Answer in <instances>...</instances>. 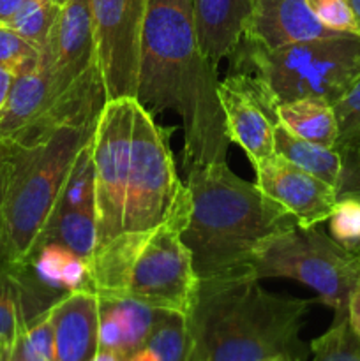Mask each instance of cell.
Returning a JSON list of instances; mask_svg holds the SVG:
<instances>
[{"instance_id": "7a4b0ae2", "label": "cell", "mask_w": 360, "mask_h": 361, "mask_svg": "<svg viewBox=\"0 0 360 361\" xmlns=\"http://www.w3.org/2000/svg\"><path fill=\"white\" fill-rule=\"evenodd\" d=\"M313 303L265 291L251 271L203 279L186 316L187 361L299 360Z\"/></svg>"}, {"instance_id": "cb8c5ba5", "label": "cell", "mask_w": 360, "mask_h": 361, "mask_svg": "<svg viewBox=\"0 0 360 361\" xmlns=\"http://www.w3.org/2000/svg\"><path fill=\"white\" fill-rule=\"evenodd\" d=\"M313 361H360V337L348 316L334 317L332 326L311 342Z\"/></svg>"}, {"instance_id": "5b68a950", "label": "cell", "mask_w": 360, "mask_h": 361, "mask_svg": "<svg viewBox=\"0 0 360 361\" xmlns=\"http://www.w3.org/2000/svg\"><path fill=\"white\" fill-rule=\"evenodd\" d=\"M229 73L256 81L275 106L318 97L334 106L360 78V34L341 32L267 49L240 39Z\"/></svg>"}, {"instance_id": "74e56055", "label": "cell", "mask_w": 360, "mask_h": 361, "mask_svg": "<svg viewBox=\"0 0 360 361\" xmlns=\"http://www.w3.org/2000/svg\"><path fill=\"white\" fill-rule=\"evenodd\" d=\"M270 361H300V360H288V358H275V360H270Z\"/></svg>"}, {"instance_id": "52a82bcc", "label": "cell", "mask_w": 360, "mask_h": 361, "mask_svg": "<svg viewBox=\"0 0 360 361\" xmlns=\"http://www.w3.org/2000/svg\"><path fill=\"white\" fill-rule=\"evenodd\" d=\"M172 133L173 129L159 127L150 113L134 102L124 233L152 231L164 222L186 228L191 197L176 175L169 148Z\"/></svg>"}, {"instance_id": "30bf717a", "label": "cell", "mask_w": 360, "mask_h": 361, "mask_svg": "<svg viewBox=\"0 0 360 361\" xmlns=\"http://www.w3.org/2000/svg\"><path fill=\"white\" fill-rule=\"evenodd\" d=\"M106 101L134 97L147 0H88Z\"/></svg>"}, {"instance_id": "d590c367", "label": "cell", "mask_w": 360, "mask_h": 361, "mask_svg": "<svg viewBox=\"0 0 360 361\" xmlns=\"http://www.w3.org/2000/svg\"><path fill=\"white\" fill-rule=\"evenodd\" d=\"M92 361H129L127 358H124L122 355L119 353H113V351H104V349H99L97 355L94 356Z\"/></svg>"}, {"instance_id": "44dd1931", "label": "cell", "mask_w": 360, "mask_h": 361, "mask_svg": "<svg viewBox=\"0 0 360 361\" xmlns=\"http://www.w3.org/2000/svg\"><path fill=\"white\" fill-rule=\"evenodd\" d=\"M99 298V296H97ZM120 321L126 337V355L127 358L140 351L145 345V341L150 335L152 328L157 323L162 309L147 305L143 302L131 298V296H120V298H99Z\"/></svg>"}, {"instance_id": "4316f807", "label": "cell", "mask_w": 360, "mask_h": 361, "mask_svg": "<svg viewBox=\"0 0 360 361\" xmlns=\"http://www.w3.org/2000/svg\"><path fill=\"white\" fill-rule=\"evenodd\" d=\"M334 148L341 157V175L335 187L337 200L341 197L360 200V130L337 140Z\"/></svg>"}, {"instance_id": "9c48e42d", "label": "cell", "mask_w": 360, "mask_h": 361, "mask_svg": "<svg viewBox=\"0 0 360 361\" xmlns=\"http://www.w3.org/2000/svg\"><path fill=\"white\" fill-rule=\"evenodd\" d=\"M180 233L182 226L176 222H164L152 229L133 267L127 296L187 316L200 279Z\"/></svg>"}, {"instance_id": "e575fe53", "label": "cell", "mask_w": 360, "mask_h": 361, "mask_svg": "<svg viewBox=\"0 0 360 361\" xmlns=\"http://www.w3.org/2000/svg\"><path fill=\"white\" fill-rule=\"evenodd\" d=\"M23 4L25 0H0V25L9 23Z\"/></svg>"}, {"instance_id": "5bb4252c", "label": "cell", "mask_w": 360, "mask_h": 361, "mask_svg": "<svg viewBox=\"0 0 360 361\" xmlns=\"http://www.w3.org/2000/svg\"><path fill=\"white\" fill-rule=\"evenodd\" d=\"M53 361H92L99 351V298L94 293H71L49 310Z\"/></svg>"}, {"instance_id": "4fadbf2b", "label": "cell", "mask_w": 360, "mask_h": 361, "mask_svg": "<svg viewBox=\"0 0 360 361\" xmlns=\"http://www.w3.org/2000/svg\"><path fill=\"white\" fill-rule=\"evenodd\" d=\"M341 34L318 20L306 0H256L244 39L267 49Z\"/></svg>"}, {"instance_id": "8992f818", "label": "cell", "mask_w": 360, "mask_h": 361, "mask_svg": "<svg viewBox=\"0 0 360 361\" xmlns=\"http://www.w3.org/2000/svg\"><path fill=\"white\" fill-rule=\"evenodd\" d=\"M258 279H292L318 295L335 317L348 316L349 296L360 282V256L339 245L318 226L295 222L258 243L251 259Z\"/></svg>"}, {"instance_id": "8d00e7d4", "label": "cell", "mask_w": 360, "mask_h": 361, "mask_svg": "<svg viewBox=\"0 0 360 361\" xmlns=\"http://www.w3.org/2000/svg\"><path fill=\"white\" fill-rule=\"evenodd\" d=\"M349 6V9H352L353 16H355L356 20V25H359V30H360V0H346Z\"/></svg>"}, {"instance_id": "484cf974", "label": "cell", "mask_w": 360, "mask_h": 361, "mask_svg": "<svg viewBox=\"0 0 360 361\" xmlns=\"http://www.w3.org/2000/svg\"><path fill=\"white\" fill-rule=\"evenodd\" d=\"M330 236L349 252L360 256V200L341 197L328 217Z\"/></svg>"}, {"instance_id": "f1b7e54d", "label": "cell", "mask_w": 360, "mask_h": 361, "mask_svg": "<svg viewBox=\"0 0 360 361\" xmlns=\"http://www.w3.org/2000/svg\"><path fill=\"white\" fill-rule=\"evenodd\" d=\"M306 2L318 20L332 30L360 34L359 25L346 0H306Z\"/></svg>"}, {"instance_id": "d4e9b609", "label": "cell", "mask_w": 360, "mask_h": 361, "mask_svg": "<svg viewBox=\"0 0 360 361\" xmlns=\"http://www.w3.org/2000/svg\"><path fill=\"white\" fill-rule=\"evenodd\" d=\"M25 330L20 295L11 270L0 274V353L9 351Z\"/></svg>"}, {"instance_id": "7c38bea8", "label": "cell", "mask_w": 360, "mask_h": 361, "mask_svg": "<svg viewBox=\"0 0 360 361\" xmlns=\"http://www.w3.org/2000/svg\"><path fill=\"white\" fill-rule=\"evenodd\" d=\"M253 166L256 171V185L263 190L265 196L284 208L296 224L313 228L328 221L337 203L335 187L277 154Z\"/></svg>"}, {"instance_id": "f35d334b", "label": "cell", "mask_w": 360, "mask_h": 361, "mask_svg": "<svg viewBox=\"0 0 360 361\" xmlns=\"http://www.w3.org/2000/svg\"><path fill=\"white\" fill-rule=\"evenodd\" d=\"M62 2H66V0H59V4H62Z\"/></svg>"}, {"instance_id": "83f0119b", "label": "cell", "mask_w": 360, "mask_h": 361, "mask_svg": "<svg viewBox=\"0 0 360 361\" xmlns=\"http://www.w3.org/2000/svg\"><path fill=\"white\" fill-rule=\"evenodd\" d=\"M41 49L27 41L7 25H0V66L7 67L16 76L28 67L35 66Z\"/></svg>"}, {"instance_id": "603a6c76", "label": "cell", "mask_w": 360, "mask_h": 361, "mask_svg": "<svg viewBox=\"0 0 360 361\" xmlns=\"http://www.w3.org/2000/svg\"><path fill=\"white\" fill-rule=\"evenodd\" d=\"M59 9V0H25L21 9L7 23V27L16 30L30 44L41 49L48 41Z\"/></svg>"}, {"instance_id": "d6a6232c", "label": "cell", "mask_w": 360, "mask_h": 361, "mask_svg": "<svg viewBox=\"0 0 360 361\" xmlns=\"http://www.w3.org/2000/svg\"><path fill=\"white\" fill-rule=\"evenodd\" d=\"M14 80H16V73H13L7 67L0 66V116H2L4 109H6L7 99H9Z\"/></svg>"}, {"instance_id": "ac0fdd59", "label": "cell", "mask_w": 360, "mask_h": 361, "mask_svg": "<svg viewBox=\"0 0 360 361\" xmlns=\"http://www.w3.org/2000/svg\"><path fill=\"white\" fill-rule=\"evenodd\" d=\"M46 243H59L81 259H90L97 247V222L94 208H76L52 214L41 235L37 236L34 249Z\"/></svg>"}, {"instance_id": "ffe728a7", "label": "cell", "mask_w": 360, "mask_h": 361, "mask_svg": "<svg viewBox=\"0 0 360 361\" xmlns=\"http://www.w3.org/2000/svg\"><path fill=\"white\" fill-rule=\"evenodd\" d=\"M95 168H94V137L78 152L71 166L62 190L59 194L52 214L76 208H94ZM52 217V215H49Z\"/></svg>"}, {"instance_id": "4dcf8cb0", "label": "cell", "mask_w": 360, "mask_h": 361, "mask_svg": "<svg viewBox=\"0 0 360 361\" xmlns=\"http://www.w3.org/2000/svg\"><path fill=\"white\" fill-rule=\"evenodd\" d=\"M4 197H6V168L0 159V274L11 268L9 252H7V233H6V214H4Z\"/></svg>"}, {"instance_id": "2e32d148", "label": "cell", "mask_w": 360, "mask_h": 361, "mask_svg": "<svg viewBox=\"0 0 360 361\" xmlns=\"http://www.w3.org/2000/svg\"><path fill=\"white\" fill-rule=\"evenodd\" d=\"M150 231L120 233L102 247L95 249L88 263L92 291L99 298L127 296L133 267L143 249Z\"/></svg>"}, {"instance_id": "d6986e66", "label": "cell", "mask_w": 360, "mask_h": 361, "mask_svg": "<svg viewBox=\"0 0 360 361\" xmlns=\"http://www.w3.org/2000/svg\"><path fill=\"white\" fill-rule=\"evenodd\" d=\"M274 152L304 171L327 182L328 185L337 187L341 157L335 148L321 147L302 140L277 122L274 126Z\"/></svg>"}, {"instance_id": "e0dca14e", "label": "cell", "mask_w": 360, "mask_h": 361, "mask_svg": "<svg viewBox=\"0 0 360 361\" xmlns=\"http://www.w3.org/2000/svg\"><path fill=\"white\" fill-rule=\"evenodd\" d=\"M277 122L289 133L314 145L334 148L339 127L332 104L318 97H304L277 106Z\"/></svg>"}, {"instance_id": "8fae6325", "label": "cell", "mask_w": 360, "mask_h": 361, "mask_svg": "<svg viewBox=\"0 0 360 361\" xmlns=\"http://www.w3.org/2000/svg\"><path fill=\"white\" fill-rule=\"evenodd\" d=\"M219 101L226 116L229 140L247 154L253 164L272 157L277 106L265 95L253 78L229 73L219 81Z\"/></svg>"}, {"instance_id": "836d02e7", "label": "cell", "mask_w": 360, "mask_h": 361, "mask_svg": "<svg viewBox=\"0 0 360 361\" xmlns=\"http://www.w3.org/2000/svg\"><path fill=\"white\" fill-rule=\"evenodd\" d=\"M348 321L352 324L353 331L360 337V282L355 288V291L352 293V296H349Z\"/></svg>"}, {"instance_id": "277c9868", "label": "cell", "mask_w": 360, "mask_h": 361, "mask_svg": "<svg viewBox=\"0 0 360 361\" xmlns=\"http://www.w3.org/2000/svg\"><path fill=\"white\" fill-rule=\"evenodd\" d=\"M95 126H59L23 143H0V159L6 168L4 214L11 267L30 256L67 173L78 152L94 137Z\"/></svg>"}, {"instance_id": "7402d4cb", "label": "cell", "mask_w": 360, "mask_h": 361, "mask_svg": "<svg viewBox=\"0 0 360 361\" xmlns=\"http://www.w3.org/2000/svg\"><path fill=\"white\" fill-rule=\"evenodd\" d=\"M143 348L148 349L157 361H187L189 338L186 316L164 310L152 328Z\"/></svg>"}, {"instance_id": "1f68e13d", "label": "cell", "mask_w": 360, "mask_h": 361, "mask_svg": "<svg viewBox=\"0 0 360 361\" xmlns=\"http://www.w3.org/2000/svg\"><path fill=\"white\" fill-rule=\"evenodd\" d=\"M0 361H48L46 358H42L39 353H35L34 349L30 348V344L25 338L23 331L20 334L18 341L14 342L13 348L9 351L0 353Z\"/></svg>"}, {"instance_id": "9a60e30c", "label": "cell", "mask_w": 360, "mask_h": 361, "mask_svg": "<svg viewBox=\"0 0 360 361\" xmlns=\"http://www.w3.org/2000/svg\"><path fill=\"white\" fill-rule=\"evenodd\" d=\"M201 53L214 67L229 56L247 30L256 0H191Z\"/></svg>"}, {"instance_id": "3957f363", "label": "cell", "mask_w": 360, "mask_h": 361, "mask_svg": "<svg viewBox=\"0 0 360 361\" xmlns=\"http://www.w3.org/2000/svg\"><path fill=\"white\" fill-rule=\"evenodd\" d=\"M186 187L191 208L180 240L200 281L251 271L258 243L296 222L226 162L187 169Z\"/></svg>"}, {"instance_id": "ba28073f", "label": "cell", "mask_w": 360, "mask_h": 361, "mask_svg": "<svg viewBox=\"0 0 360 361\" xmlns=\"http://www.w3.org/2000/svg\"><path fill=\"white\" fill-rule=\"evenodd\" d=\"M134 102V97L106 101L94 130V210L97 222L95 249L124 233Z\"/></svg>"}, {"instance_id": "6da1fadb", "label": "cell", "mask_w": 360, "mask_h": 361, "mask_svg": "<svg viewBox=\"0 0 360 361\" xmlns=\"http://www.w3.org/2000/svg\"><path fill=\"white\" fill-rule=\"evenodd\" d=\"M134 99L150 115L175 111L182 118L186 171L226 162L232 140L217 67L198 44L191 0H147Z\"/></svg>"}, {"instance_id": "f546056e", "label": "cell", "mask_w": 360, "mask_h": 361, "mask_svg": "<svg viewBox=\"0 0 360 361\" xmlns=\"http://www.w3.org/2000/svg\"><path fill=\"white\" fill-rule=\"evenodd\" d=\"M332 108L337 120L339 140L360 130V78Z\"/></svg>"}]
</instances>
